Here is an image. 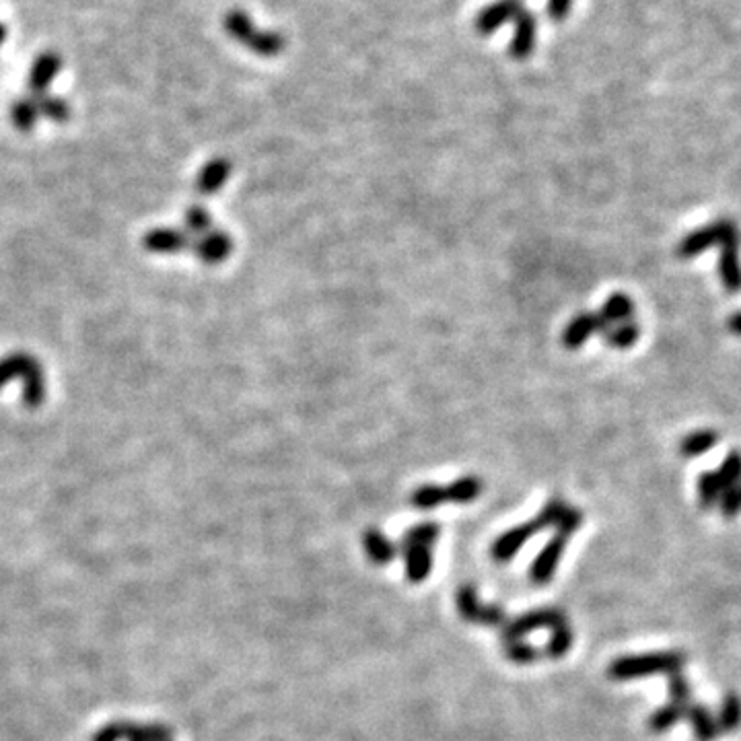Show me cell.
Listing matches in <instances>:
<instances>
[{
	"label": "cell",
	"instance_id": "1",
	"mask_svg": "<svg viewBox=\"0 0 741 741\" xmlns=\"http://www.w3.org/2000/svg\"><path fill=\"white\" fill-rule=\"evenodd\" d=\"M23 384V404L40 408L46 400V377L40 361L27 352H13L0 358V390L11 381Z\"/></svg>",
	"mask_w": 741,
	"mask_h": 741
},
{
	"label": "cell",
	"instance_id": "2",
	"mask_svg": "<svg viewBox=\"0 0 741 741\" xmlns=\"http://www.w3.org/2000/svg\"><path fill=\"white\" fill-rule=\"evenodd\" d=\"M686 666V655L684 653H647V655H631V657H620L610 666L608 674L612 680L626 682L648 677L655 674H680Z\"/></svg>",
	"mask_w": 741,
	"mask_h": 741
},
{
	"label": "cell",
	"instance_id": "3",
	"mask_svg": "<svg viewBox=\"0 0 741 741\" xmlns=\"http://www.w3.org/2000/svg\"><path fill=\"white\" fill-rule=\"evenodd\" d=\"M437 538H439V525L437 524H420L408 529L404 542H401L404 543L401 552H404L406 575L410 581L420 583L430 573V564H433L430 548H433Z\"/></svg>",
	"mask_w": 741,
	"mask_h": 741
},
{
	"label": "cell",
	"instance_id": "4",
	"mask_svg": "<svg viewBox=\"0 0 741 741\" xmlns=\"http://www.w3.org/2000/svg\"><path fill=\"white\" fill-rule=\"evenodd\" d=\"M480 492H482V482H480V478L465 476L455 480V482L449 486H420V489L412 494L410 500L419 509H433V507L441 503H470V500L478 498Z\"/></svg>",
	"mask_w": 741,
	"mask_h": 741
},
{
	"label": "cell",
	"instance_id": "5",
	"mask_svg": "<svg viewBox=\"0 0 741 741\" xmlns=\"http://www.w3.org/2000/svg\"><path fill=\"white\" fill-rule=\"evenodd\" d=\"M225 27H227L229 35H233L237 41H242L243 46H247L251 52L262 54V56H277L285 48V38L277 33H262L258 31L250 17L242 11H233L225 19Z\"/></svg>",
	"mask_w": 741,
	"mask_h": 741
},
{
	"label": "cell",
	"instance_id": "6",
	"mask_svg": "<svg viewBox=\"0 0 741 741\" xmlns=\"http://www.w3.org/2000/svg\"><path fill=\"white\" fill-rule=\"evenodd\" d=\"M736 231L739 229L731 218H719V221L707 225V227H701L698 231L688 233V235L680 242V245H677V256L684 260L701 256V253L710 250V247L723 245L725 239L733 235Z\"/></svg>",
	"mask_w": 741,
	"mask_h": 741
},
{
	"label": "cell",
	"instance_id": "7",
	"mask_svg": "<svg viewBox=\"0 0 741 741\" xmlns=\"http://www.w3.org/2000/svg\"><path fill=\"white\" fill-rule=\"evenodd\" d=\"M719 277L729 293L741 291V233L736 231L721 245L719 258Z\"/></svg>",
	"mask_w": 741,
	"mask_h": 741
},
{
	"label": "cell",
	"instance_id": "8",
	"mask_svg": "<svg viewBox=\"0 0 741 741\" xmlns=\"http://www.w3.org/2000/svg\"><path fill=\"white\" fill-rule=\"evenodd\" d=\"M143 247L151 253L173 256V253L188 251L192 247V237L186 231L173 227H157L143 237Z\"/></svg>",
	"mask_w": 741,
	"mask_h": 741
},
{
	"label": "cell",
	"instance_id": "9",
	"mask_svg": "<svg viewBox=\"0 0 741 741\" xmlns=\"http://www.w3.org/2000/svg\"><path fill=\"white\" fill-rule=\"evenodd\" d=\"M608 328L610 326L602 320V315L599 313L583 312L569 322V326L562 334V344L567 346L569 350H577V348H581V346L587 342L593 334H604Z\"/></svg>",
	"mask_w": 741,
	"mask_h": 741
},
{
	"label": "cell",
	"instance_id": "10",
	"mask_svg": "<svg viewBox=\"0 0 741 741\" xmlns=\"http://www.w3.org/2000/svg\"><path fill=\"white\" fill-rule=\"evenodd\" d=\"M192 250L196 253V258L202 260L204 264L216 266V264H223L225 260L231 256L233 239L225 231L213 229V231H208L207 235L198 237L192 243Z\"/></svg>",
	"mask_w": 741,
	"mask_h": 741
},
{
	"label": "cell",
	"instance_id": "11",
	"mask_svg": "<svg viewBox=\"0 0 741 741\" xmlns=\"http://www.w3.org/2000/svg\"><path fill=\"white\" fill-rule=\"evenodd\" d=\"M543 527H548L546 521L542 519V515H538V517H535L534 521H529V524H524V525L511 529V532L503 534L497 540V543L492 546V556H497L498 560L511 559V556L519 552V548L524 546L527 540H532L534 535L542 532Z\"/></svg>",
	"mask_w": 741,
	"mask_h": 741
},
{
	"label": "cell",
	"instance_id": "12",
	"mask_svg": "<svg viewBox=\"0 0 741 741\" xmlns=\"http://www.w3.org/2000/svg\"><path fill=\"white\" fill-rule=\"evenodd\" d=\"M564 548H567V535H562V534H559L556 538L548 542V546L538 554V559H535L534 567H532V578L535 583L542 585L552 578L554 570L556 567H559V562L562 559Z\"/></svg>",
	"mask_w": 741,
	"mask_h": 741
},
{
	"label": "cell",
	"instance_id": "13",
	"mask_svg": "<svg viewBox=\"0 0 741 741\" xmlns=\"http://www.w3.org/2000/svg\"><path fill=\"white\" fill-rule=\"evenodd\" d=\"M231 175V163L227 159L216 157L208 161L207 165L200 169L196 178V192L202 196H213L225 186V181Z\"/></svg>",
	"mask_w": 741,
	"mask_h": 741
},
{
	"label": "cell",
	"instance_id": "14",
	"mask_svg": "<svg viewBox=\"0 0 741 741\" xmlns=\"http://www.w3.org/2000/svg\"><path fill=\"white\" fill-rule=\"evenodd\" d=\"M62 60L54 52L41 54L38 60L33 62L31 73H30V89L35 97L46 95V91L52 81L56 79V75L60 73Z\"/></svg>",
	"mask_w": 741,
	"mask_h": 741
},
{
	"label": "cell",
	"instance_id": "15",
	"mask_svg": "<svg viewBox=\"0 0 741 741\" xmlns=\"http://www.w3.org/2000/svg\"><path fill=\"white\" fill-rule=\"evenodd\" d=\"M521 9H524V6L519 4V0H500V3H494L489 9L482 11V15L476 21V27L480 33L489 35L492 30L503 25L505 21H513L517 17V13Z\"/></svg>",
	"mask_w": 741,
	"mask_h": 741
},
{
	"label": "cell",
	"instance_id": "16",
	"mask_svg": "<svg viewBox=\"0 0 741 741\" xmlns=\"http://www.w3.org/2000/svg\"><path fill=\"white\" fill-rule=\"evenodd\" d=\"M684 719L690 721L692 733H694L696 741H715L719 733H721L717 725V717L712 715L707 707H701V704H694V707L688 704L686 717Z\"/></svg>",
	"mask_w": 741,
	"mask_h": 741
},
{
	"label": "cell",
	"instance_id": "17",
	"mask_svg": "<svg viewBox=\"0 0 741 741\" xmlns=\"http://www.w3.org/2000/svg\"><path fill=\"white\" fill-rule=\"evenodd\" d=\"M602 315V320L608 323V326H618V323H626L634 320V303L628 295L624 293H613L610 295L602 309L597 312Z\"/></svg>",
	"mask_w": 741,
	"mask_h": 741
},
{
	"label": "cell",
	"instance_id": "18",
	"mask_svg": "<svg viewBox=\"0 0 741 741\" xmlns=\"http://www.w3.org/2000/svg\"><path fill=\"white\" fill-rule=\"evenodd\" d=\"M513 21H517V35H515L511 41V56L517 60H524L529 54H532L535 25H534L532 15H529L525 9H521L517 13V17H515Z\"/></svg>",
	"mask_w": 741,
	"mask_h": 741
},
{
	"label": "cell",
	"instance_id": "19",
	"mask_svg": "<svg viewBox=\"0 0 741 741\" xmlns=\"http://www.w3.org/2000/svg\"><path fill=\"white\" fill-rule=\"evenodd\" d=\"M457 602H460V612L463 613L468 620H474V622H498L500 618H503V612L498 608H484L482 604L476 599V593L472 589H462L460 591V597H457Z\"/></svg>",
	"mask_w": 741,
	"mask_h": 741
},
{
	"label": "cell",
	"instance_id": "20",
	"mask_svg": "<svg viewBox=\"0 0 741 741\" xmlns=\"http://www.w3.org/2000/svg\"><path fill=\"white\" fill-rule=\"evenodd\" d=\"M717 725L721 733H733L741 727V698L736 692H727L717 715Z\"/></svg>",
	"mask_w": 741,
	"mask_h": 741
},
{
	"label": "cell",
	"instance_id": "21",
	"mask_svg": "<svg viewBox=\"0 0 741 741\" xmlns=\"http://www.w3.org/2000/svg\"><path fill=\"white\" fill-rule=\"evenodd\" d=\"M604 340L612 348H618V350H626L631 348V346L639 340L640 336V330H639V323L637 322H626V323H618V326H612L604 331Z\"/></svg>",
	"mask_w": 741,
	"mask_h": 741
},
{
	"label": "cell",
	"instance_id": "22",
	"mask_svg": "<svg viewBox=\"0 0 741 741\" xmlns=\"http://www.w3.org/2000/svg\"><path fill=\"white\" fill-rule=\"evenodd\" d=\"M719 443V433L717 430H696V433H690L686 439L682 441L680 451L684 457H698L702 454H707L715 445Z\"/></svg>",
	"mask_w": 741,
	"mask_h": 741
},
{
	"label": "cell",
	"instance_id": "23",
	"mask_svg": "<svg viewBox=\"0 0 741 741\" xmlns=\"http://www.w3.org/2000/svg\"><path fill=\"white\" fill-rule=\"evenodd\" d=\"M365 550L373 559V562L379 564H387L395 554L393 543L387 540L384 534H379L377 529H369V532L365 534Z\"/></svg>",
	"mask_w": 741,
	"mask_h": 741
},
{
	"label": "cell",
	"instance_id": "24",
	"mask_svg": "<svg viewBox=\"0 0 741 741\" xmlns=\"http://www.w3.org/2000/svg\"><path fill=\"white\" fill-rule=\"evenodd\" d=\"M13 126L21 132H31L40 119V110L35 105V99H19L11 108Z\"/></svg>",
	"mask_w": 741,
	"mask_h": 741
},
{
	"label": "cell",
	"instance_id": "25",
	"mask_svg": "<svg viewBox=\"0 0 741 741\" xmlns=\"http://www.w3.org/2000/svg\"><path fill=\"white\" fill-rule=\"evenodd\" d=\"M684 717H686V707L669 702L666 704V707H661L653 712L651 719H648V727H651V731L655 733H666L672 729L677 721H682Z\"/></svg>",
	"mask_w": 741,
	"mask_h": 741
},
{
	"label": "cell",
	"instance_id": "26",
	"mask_svg": "<svg viewBox=\"0 0 741 741\" xmlns=\"http://www.w3.org/2000/svg\"><path fill=\"white\" fill-rule=\"evenodd\" d=\"M723 490L725 489L717 472H702L701 478H698V497H701L702 509H710V507L719 505Z\"/></svg>",
	"mask_w": 741,
	"mask_h": 741
},
{
	"label": "cell",
	"instance_id": "27",
	"mask_svg": "<svg viewBox=\"0 0 741 741\" xmlns=\"http://www.w3.org/2000/svg\"><path fill=\"white\" fill-rule=\"evenodd\" d=\"M33 99L40 110V116L52 119V122L56 124H65L70 119V105L65 101V99L49 97V95H40Z\"/></svg>",
	"mask_w": 741,
	"mask_h": 741
},
{
	"label": "cell",
	"instance_id": "28",
	"mask_svg": "<svg viewBox=\"0 0 741 741\" xmlns=\"http://www.w3.org/2000/svg\"><path fill=\"white\" fill-rule=\"evenodd\" d=\"M208 231H213V218H210L208 210L196 204V207H190L186 210V233L188 235H207Z\"/></svg>",
	"mask_w": 741,
	"mask_h": 741
},
{
	"label": "cell",
	"instance_id": "29",
	"mask_svg": "<svg viewBox=\"0 0 741 741\" xmlns=\"http://www.w3.org/2000/svg\"><path fill=\"white\" fill-rule=\"evenodd\" d=\"M717 476L719 480H721L725 490L731 489V486L741 484V454L737 449H733L727 454L721 468L717 470Z\"/></svg>",
	"mask_w": 741,
	"mask_h": 741
},
{
	"label": "cell",
	"instance_id": "30",
	"mask_svg": "<svg viewBox=\"0 0 741 741\" xmlns=\"http://www.w3.org/2000/svg\"><path fill=\"white\" fill-rule=\"evenodd\" d=\"M690 696V684L686 677L682 675V672L669 675V701L674 704H680V707H688Z\"/></svg>",
	"mask_w": 741,
	"mask_h": 741
},
{
	"label": "cell",
	"instance_id": "31",
	"mask_svg": "<svg viewBox=\"0 0 741 741\" xmlns=\"http://www.w3.org/2000/svg\"><path fill=\"white\" fill-rule=\"evenodd\" d=\"M719 507L725 519H733L741 513V489L739 486H731V489L723 490L721 498H719Z\"/></svg>",
	"mask_w": 741,
	"mask_h": 741
},
{
	"label": "cell",
	"instance_id": "32",
	"mask_svg": "<svg viewBox=\"0 0 741 741\" xmlns=\"http://www.w3.org/2000/svg\"><path fill=\"white\" fill-rule=\"evenodd\" d=\"M581 524H583V513L578 511V509H573V507H567V511H564V515L560 517V521H559V532L562 534V535H569L570 534H575L578 527H581Z\"/></svg>",
	"mask_w": 741,
	"mask_h": 741
},
{
	"label": "cell",
	"instance_id": "33",
	"mask_svg": "<svg viewBox=\"0 0 741 741\" xmlns=\"http://www.w3.org/2000/svg\"><path fill=\"white\" fill-rule=\"evenodd\" d=\"M124 739V721L122 723H110L99 729L91 741H122Z\"/></svg>",
	"mask_w": 741,
	"mask_h": 741
},
{
	"label": "cell",
	"instance_id": "34",
	"mask_svg": "<svg viewBox=\"0 0 741 741\" xmlns=\"http://www.w3.org/2000/svg\"><path fill=\"white\" fill-rule=\"evenodd\" d=\"M124 739H126V741H146L143 725L124 723Z\"/></svg>",
	"mask_w": 741,
	"mask_h": 741
},
{
	"label": "cell",
	"instance_id": "35",
	"mask_svg": "<svg viewBox=\"0 0 741 741\" xmlns=\"http://www.w3.org/2000/svg\"><path fill=\"white\" fill-rule=\"evenodd\" d=\"M727 328H729L731 334L741 336V312H736L727 320Z\"/></svg>",
	"mask_w": 741,
	"mask_h": 741
},
{
	"label": "cell",
	"instance_id": "36",
	"mask_svg": "<svg viewBox=\"0 0 741 741\" xmlns=\"http://www.w3.org/2000/svg\"><path fill=\"white\" fill-rule=\"evenodd\" d=\"M4 38H6V30H4V25H0V46H3Z\"/></svg>",
	"mask_w": 741,
	"mask_h": 741
},
{
	"label": "cell",
	"instance_id": "37",
	"mask_svg": "<svg viewBox=\"0 0 741 741\" xmlns=\"http://www.w3.org/2000/svg\"><path fill=\"white\" fill-rule=\"evenodd\" d=\"M739 489H741V484H739Z\"/></svg>",
	"mask_w": 741,
	"mask_h": 741
}]
</instances>
